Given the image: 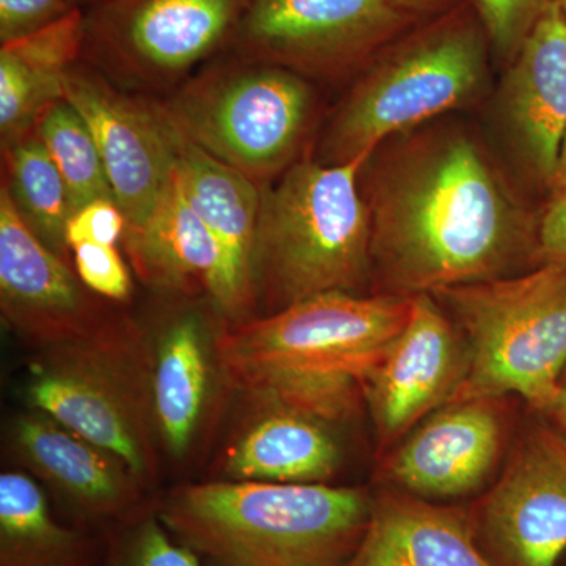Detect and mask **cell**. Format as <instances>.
Segmentation results:
<instances>
[{"label":"cell","mask_w":566,"mask_h":566,"mask_svg":"<svg viewBox=\"0 0 566 566\" xmlns=\"http://www.w3.org/2000/svg\"><path fill=\"white\" fill-rule=\"evenodd\" d=\"M365 200L371 294L412 297L542 266L538 232L464 134L409 148L379 172Z\"/></svg>","instance_id":"cell-1"},{"label":"cell","mask_w":566,"mask_h":566,"mask_svg":"<svg viewBox=\"0 0 566 566\" xmlns=\"http://www.w3.org/2000/svg\"><path fill=\"white\" fill-rule=\"evenodd\" d=\"M412 297L315 294L223 333L219 363L264 408L353 422L367 411L365 385L408 323Z\"/></svg>","instance_id":"cell-2"},{"label":"cell","mask_w":566,"mask_h":566,"mask_svg":"<svg viewBox=\"0 0 566 566\" xmlns=\"http://www.w3.org/2000/svg\"><path fill=\"white\" fill-rule=\"evenodd\" d=\"M371 501L368 488L233 480L175 491L159 521L211 566H346Z\"/></svg>","instance_id":"cell-3"},{"label":"cell","mask_w":566,"mask_h":566,"mask_svg":"<svg viewBox=\"0 0 566 566\" xmlns=\"http://www.w3.org/2000/svg\"><path fill=\"white\" fill-rule=\"evenodd\" d=\"M370 158H301L262 186L255 294L268 315L315 294H364L371 286L370 212L359 188Z\"/></svg>","instance_id":"cell-4"},{"label":"cell","mask_w":566,"mask_h":566,"mask_svg":"<svg viewBox=\"0 0 566 566\" xmlns=\"http://www.w3.org/2000/svg\"><path fill=\"white\" fill-rule=\"evenodd\" d=\"M491 46L471 3L415 25L387 46L324 136L323 163L371 156L378 145L474 99Z\"/></svg>","instance_id":"cell-5"},{"label":"cell","mask_w":566,"mask_h":566,"mask_svg":"<svg viewBox=\"0 0 566 566\" xmlns=\"http://www.w3.org/2000/svg\"><path fill=\"white\" fill-rule=\"evenodd\" d=\"M430 294L463 334L471 357L455 400L513 395L536 411L554 400L566 371V266L542 264Z\"/></svg>","instance_id":"cell-6"},{"label":"cell","mask_w":566,"mask_h":566,"mask_svg":"<svg viewBox=\"0 0 566 566\" xmlns=\"http://www.w3.org/2000/svg\"><path fill=\"white\" fill-rule=\"evenodd\" d=\"M158 99L186 140L260 186L300 161L316 107L305 77L230 52Z\"/></svg>","instance_id":"cell-7"},{"label":"cell","mask_w":566,"mask_h":566,"mask_svg":"<svg viewBox=\"0 0 566 566\" xmlns=\"http://www.w3.org/2000/svg\"><path fill=\"white\" fill-rule=\"evenodd\" d=\"M251 0H95L84 61L139 95L164 98L230 51Z\"/></svg>","instance_id":"cell-8"},{"label":"cell","mask_w":566,"mask_h":566,"mask_svg":"<svg viewBox=\"0 0 566 566\" xmlns=\"http://www.w3.org/2000/svg\"><path fill=\"white\" fill-rule=\"evenodd\" d=\"M419 22L390 0H251L229 52L305 80H337Z\"/></svg>","instance_id":"cell-9"},{"label":"cell","mask_w":566,"mask_h":566,"mask_svg":"<svg viewBox=\"0 0 566 566\" xmlns=\"http://www.w3.org/2000/svg\"><path fill=\"white\" fill-rule=\"evenodd\" d=\"M476 546L493 566H558L566 553V442L526 406L509 455L468 502Z\"/></svg>","instance_id":"cell-10"},{"label":"cell","mask_w":566,"mask_h":566,"mask_svg":"<svg viewBox=\"0 0 566 566\" xmlns=\"http://www.w3.org/2000/svg\"><path fill=\"white\" fill-rule=\"evenodd\" d=\"M526 406L513 395L450 401L379 458L374 485L444 504L474 501L497 479Z\"/></svg>","instance_id":"cell-11"},{"label":"cell","mask_w":566,"mask_h":566,"mask_svg":"<svg viewBox=\"0 0 566 566\" xmlns=\"http://www.w3.org/2000/svg\"><path fill=\"white\" fill-rule=\"evenodd\" d=\"M63 98L95 137L126 230L140 226L172 178L178 134L155 96L118 87L82 61L70 71Z\"/></svg>","instance_id":"cell-12"},{"label":"cell","mask_w":566,"mask_h":566,"mask_svg":"<svg viewBox=\"0 0 566 566\" xmlns=\"http://www.w3.org/2000/svg\"><path fill=\"white\" fill-rule=\"evenodd\" d=\"M469 367L463 334L433 294L412 297L408 323L365 385L376 461L423 419L455 400Z\"/></svg>","instance_id":"cell-13"},{"label":"cell","mask_w":566,"mask_h":566,"mask_svg":"<svg viewBox=\"0 0 566 566\" xmlns=\"http://www.w3.org/2000/svg\"><path fill=\"white\" fill-rule=\"evenodd\" d=\"M69 262L22 221L0 188V304L21 333L70 340L92 333L95 311Z\"/></svg>","instance_id":"cell-14"},{"label":"cell","mask_w":566,"mask_h":566,"mask_svg":"<svg viewBox=\"0 0 566 566\" xmlns=\"http://www.w3.org/2000/svg\"><path fill=\"white\" fill-rule=\"evenodd\" d=\"M177 175L189 203L222 252V293L216 308L234 322H245L256 304L255 248L262 186L212 158L181 134Z\"/></svg>","instance_id":"cell-15"},{"label":"cell","mask_w":566,"mask_h":566,"mask_svg":"<svg viewBox=\"0 0 566 566\" xmlns=\"http://www.w3.org/2000/svg\"><path fill=\"white\" fill-rule=\"evenodd\" d=\"M504 111L532 169L553 185L566 133V13L557 0L510 62Z\"/></svg>","instance_id":"cell-16"},{"label":"cell","mask_w":566,"mask_h":566,"mask_svg":"<svg viewBox=\"0 0 566 566\" xmlns=\"http://www.w3.org/2000/svg\"><path fill=\"white\" fill-rule=\"evenodd\" d=\"M370 520L346 566H493L476 546L468 502L424 501L375 486Z\"/></svg>","instance_id":"cell-17"},{"label":"cell","mask_w":566,"mask_h":566,"mask_svg":"<svg viewBox=\"0 0 566 566\" xmlns=\"http://www.w3.org/2000/svg\"><path fill=\"white\" fill-rule=\"evenodd\" d=\"M142 281L170 293L208 294L218 304L222 293L221 249L189 203L177 166L155 208L122 241Z\"/></svg>","instance_id":"cell-18"},{"label":"cell","mask_w":566,"mask_h":566,"mask_svg":"<svg viewBox=\"0 0 566 566\" xmlns=\"http://www.w3.org/2000/svg\"><path fill=\"white\" fill-rule=\"evenodd\" d=\"M335 428L289 409L266 408L230 449L227 472L249 482L331 485L344 464Z\"/></svg>","instance_id":"cell-19"},{"label":"cell","mask_w":566,"mask_h":566,"mask_svg":"<svg viewBox=\"0 0 566 566\" xmlns=\"http://www.w3.org/2000/svg\"><path fill=\"white\" fill-rule=\"evenodd\" d=\"M84 61V9L24 39L0 44V142L35 128L63 98L71 70Z\"/></svg>","instance_id":"cell-20"},{"label":"cell","mask_w":566,"mask_h":566,"mask_svg":"<svg viewBox=\"0 0 566 566\" xmlns=\"http://www.w3.org/2000/svg\"><path fill=\"white\" fill-rule=\"evenodd\" d=\"M14 439L22 457L82 512L111 515L128 502L132 486L117 458L50 417H22L14 428Z\"/></svg>","instance_id":"cell-21"},{"label":"cell","mask_w":566,"mask_h":566,"mask_svg":"<svg viewBox=\"0 0 566 566\" xmlns=\"http://www.w3.org/2000/svg\"><path fill=\"white\" fill-rule=\"evenodd\" d=\"M28 395L41 415L111 453L133 474L147 468L132 412L103 379L66 368L41 371L29 385Z\"/></svg>","instance_id":"cell-22"},{"label":"cell","mask_w":566,"mask_h":566,"mask_svg":"<svg viewBox=\"0 0 566 566\" xmlns=\"http://www.w3.org/2000/svg\"><path fill=\"white\" fill-rule=\"evenodd\" d=\"M207 340L196 314L177 316L164 329L155 370V409L159 430L174 455L192 442L208 394Z\"/></svg>","instance_id":"cell-23"},{"label":"cell","mask_w":566,"mask_h":566,"mask_svg":"<svg viewBox=\"0 0 566 566\" xmlns=\"http://www.w3.org/2000/svg\"><path fill=\"white\" fill-rule=\"evenodd\" d=\"M2 188L36 237L69 259L71 205L65 181L36 128L2 144Z\"/></svg>","instance_id":"cell-24"},{"label":"cell","mask_w":566,"mask_h":566,"mask_svg":"<svg viewBox=\"0 0 566 566\" xmlns=\"http://www.w3.org/2000/svg\"><path fill=\"white\" fill-rule=\"evenodd\" d=\"M74 532L52 520L35 480L22 472L0 475V564L2 566H82Z\"/></svg>","instance_id":"cell-25"},{"label":"cell","mask_w":566,"mask_h":566,"mask_svg":"<svg viewBox=\"0 0 566 566\" xmlns=\"http://www.w3.org/2000/svg\"><path fill=\"white\" fill-rule=\"evenodd\" d=\"M35 128L65 181L71 211L93 200H115L95 137L65 98L48 106Z\"/></svg>","instance_id":"cell-26"},{"label":"cell","mask_w":566,"mask_h":566,"mask_svg":"<svg viewBox=\"0 0 566 566\" xmlns=\"http://www.w3.org/2000/svg\"><path fill=\"white\" fill-rule=\"evenodd\" d=\"M485 29L491 51L512 62L547 7L556 0H468Z\"/></svg>","instance_id":"cell-27"},{"label":"cell","mask_w":566,"mask_h":566,"mask_svg":"<svg viewBox=\"0 0 566 566\" xmlns=\"http://www.w3.org/2000/svg\"><path fill=\"white\" fill-rule=\"evenodd\" d=\"M74 271L85 289L112 301L128 300L132 274L117 245L81 244L71 249Z\"/></svg>","instance_id":"cell-28"},{"label":"cell","mask_w":566,"mask_h":566,"mask_svg":"<svg viewBox=\"0 0 566 566\" xmlns=\"http://www.w3.org/2000/svg\"><path fill=\"white\" fill-rule=\"evenodd\" d=\"M115 566H200L199 556L164 527L148 520L134 531Z\"/></svg>","instance_id":"cell-29"},{"label":"cell","mask_w":566,"mask_h":566,"mask_svg":"<svg viewBox=\"0 0 566 566\" xmlns=\"http://www.w3.org/2000/svg\"><path fill=\"white\" fill-rule=\"evenodd\" d=\"M82 0H0V44L24 39L82 9Z\"/></svg>","instance_id":"cell-30"},{"label":"cell","mask_w":566,"mask_h":566,"mask_svg":"<svg viewBox=\"0 0 566 566\" xmlns=\"http://www.w3.org/2000/svg\"><path fill=\"white\" fill-rule=\"evenodd\" d=\"M126 218L115 200L102 199L84 205L71 214L66 227V245H117L126 233Z\"/></svg>","instance_id":"cell-31"},{"label":"cell","mask_w":566,"mask_h":566,"mask_svg":"<svg viewBox=\"0 0 566 566\" xmlns=\"http://www.w3.org/2000/svg\"><path fill=\"white\" fill-rule=\"evenodd\" d=\"M536 232L539 262L566 266V188L557 192Z\"/></svg>","instance_id":"cell-32"},{"label":"cell","mask_w":566,"mask_h":566,"mask_svg":"<svg viewBox=\"0 0 566 566\" xmlns=\"http://www.w3.org/2000/svg\"><path fill=\"white\" fill-rule=\"evenodd\" d=\"M390 2L400 7L401 10L408 11L417 20L428 21L449 13L465 0H390Z\"/></svg>","instance_id":"cell-33"},{"label":"cell","mask_w":566,"mask_h":566,"mask_svg":"<svg viewBox=\"0 0 566 566\" xmlns=\"http://www.w3.org/2000/svg\"><path fill=\"white\" fill-rule=\"evenodd\" d=\"M539 412L546 417L551 427H553L566 442V382L562 385L554 400Z\"/></svg>","instance_id":"cell-34"},{"label":"cell","mask_w":566,"mask_h":566,"mask_svg":"<svg viewBox=\"0 0 566 566\" xmlns=\"http://www.w3.org/2000/svg\"><path fill=\"white\" fill-rule=\"evenodd\" d=\"M553 186L557 189V192L564 191L566 188V133L564 145H562L560 161H558V169Z\"/></svg>","instance_id":"cell-35"},{"label":"cell","mask_w":566,"mask_h":566,"mask_svg":"<svg viewBox=\"0 0 566 566\" xmlns=\"http://www.w3.org/2000/svg\"><path fill=\"white\" fill-rule=\"evenodd\" d=\"M558 3H560L562 10L566 13V0H557Z\"/></svg>","instance_id":"cell-36"},{"label":"cell","mask_w":566,"mask_h":566,"mask_svg":"<svg viewBox=\"0 0 566 566\" xmlns=\"http://www.w3.org/2000/svg\"><path fill=\"white\" fill-rule=\"evenodd\" d=\"M558 566H566V553L565 556L562 557L560 564H558Z\"/></svg>","instance_id":"cell-37"},{"label":"cell","mask_w":566,"mask_h":566,"mask_svg":"<svg viewBox=\"0 0 566 566\" xmlns=\"http://www.w3.org/2000/svg\"><path fill=\"white\" fill-rule=\"evenodd\" d=\"M82 2H84V3H92V2H95V0H82Z\"/></svg>","instance_id":"cell-38"},{"label":"cell","mask_w":566,"mask_h":566,"mask_svg":"<svg viewBox=\"0 0 566 566\" xmlns=\"http://www.w3.org/2000/svg\"><path fill=\"white\" fill-rule=\"evenodd\" d=\"M566 382V371H565V376H564V382H562V385H565Z\"/></svg>","instance_id":"cell-39"}]
</instances>
